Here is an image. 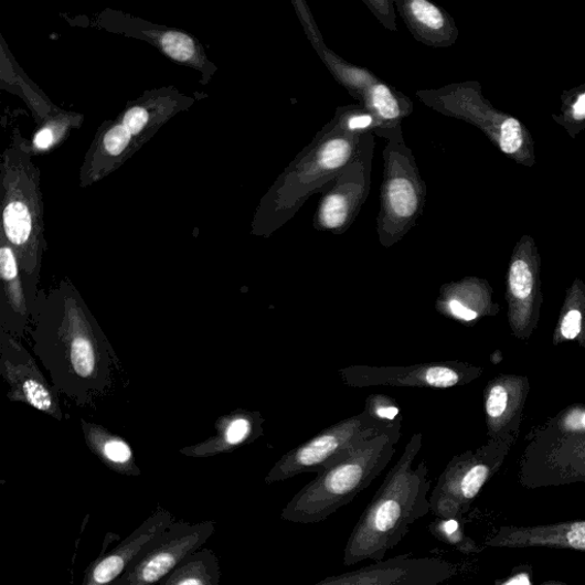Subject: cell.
<instances>
[{"label": "cell", "instance_id": "9a60e30c", "mask_svg": "<svg viewBox=\"0 0 585 585\" xmlns=\"http://www.w3.org/2000/svg\"><path fill=\"white\" fill-rule=\"evenodd\" d=\"M375 121L374 136L381 137L389 128L402 125L413 113V103L401 91L380 79L360 104Z\"/></svg>", "mask_w": 585, "mask_h": 585}, {"label": "cell", "instance_id": "f546056e", "mask_svg": "<svg viewBox=\"0 0 585 585\" xmlns=\"http://www.w3.org/2000/svg\"><path fill=\"white\" fill-rule=\"evenodd\" d=\"M105 457L113 464L118 466H125L132 459V451L129 447L123 443L113 440L104 447Z\"/></svg>", "mask_w": 585, "mask_h": 585}, {"label": "cell", "instance_id": "6da1fadb", "mask_svg": "<svg viewBox=\"0 0 585 585\" xmlns=\"http://www.w3.org/2000/svg\"><path fill=\"white\" fill-rule=\"evenodd\" d=\"M375 121L363 106L339 107L334 117L289 162L259 205L255 232L266 237L295 217L316 193L328 190L359 151Z\"/></svg>", "mask_w": 585, "mask_h": 585}, {"label": "cell", "instance_id": "4dcf8cb0", "mask_svg": "<svg viewBox=\"0 0 585 585\" xmlns=\"http://www.w3.org/2000/svg\"><path fill=\"white\" fill-rule=\"evenodd\" d=\"M0 272L7 280H13L18 276L17 259L10 247L4 246L0 251Z\"/></svg>", "mask_w": 585, "mask_h": 585}, {"label": "cell", "instance_id": "e575fe53", "mask_svg": "<svg viewBox=\"0 0 585 585\" xmlns=\"http://www.w3.org/2000/svg\"><path fill=\"white\" fill-rule=\"evenodd\" d=\"M582 425H583V427L585 428V414H584L583 417H582Z\"/></svg>", "mask_w": 585, "mask_h": 585}, {"label": "cell", "instance_id": "484cf974", "mask_svg": "<svg viewBox=\"0 0 585 585\" xmlns=\"http://www.w3.org/2000/svg\"><path fill=\"white\" fill-rule=\"evenodd\" d=\"M24 394L29 403L41 411H47L52 407V398L41 383L36 381H26L23 385Z\"/></svg>", "mask_w": 585, "mask_h": 585}, {"label": "cell", "instance_id": "44dd1931", "mask_svg": "<svg viewBox=\"0 0 585 585\" xmlns=\"http://www.w3.org/2000/svg\"><path fill=\"white\" fill-rule=\"evenodd\" d=\"M510 286L512 295L518 299H526L533 289V275L530 265L523 258H518L510 268Z\"/></svg>", "mask_w": 585, "mask_h": 585}, {"label": "cell", "instance_id": "2e32d148", "mask_svg": "<svg viewBox=\"0 0 585 585\" xmlns=\"http://www.w3.org/2000/svg\"><path fill=\"white\" fill-rule=\"evenodd\" d=\"M221 566L209 547L194 551L157 585H220Z\"/></svg>", "mask_w": 585, "mask_h": 585}, {"label": "cell", "instance_id": "ac0fdd59", "mask_svg": "<svg viewBox=\"0 0 585 585\" xmlns=\"http://www.w3.org/2000/svg\"><path fill=\"white\" fill-rule=\"evenodd\" d=\"M562 100L561 114L554 118L574 139L585 129V84L566 91Z\"/></svg>", "mask_w": 585, "mask_h": 585}, {"label": "cell", "instance_id": "1f68e13d", "mask_svg": "<svg viewBox=\"0 0 585 585\" xmlns=\"http://www.w3.org/2000/svg\"><path fill=\"white\" fill-rule=\"evenodd\" d=\"M581 321H582V315L579 311L577 310L570 311L565 316L563 323H562L563 336L568 340L575 339L581 332Z\"/></svg>", "mask_w": 585, "mask_h": 585}, {"label": "cell", "instance_id": "30bf717a", "mask_svg": "<svg viewBox=\"0 0 585 585\" xmlns=\"http://www.w3.org/2000/svg\"><path fill=\"white\" fill-rule=\"evenodd\" d=\"M350 387L370 386L448 389L464 381V370L449 362H432L412 366H350L339 371Z\"/></svg>", "mask_w": 585, "mask_h": 585}, {"label": "cell", "instance_id": "52a82bcc", "mask_svg": "<svg viewBox=\"0 0 585 585\" xmlns=\"http://www.w3.org/2000/svg\"><path fill=\"white\" fill-rule=\"evenodd\" d=\"M374 149L375 136L366 132L354 158L321 193L312 220L317 232L343 235L350 230L370 196Z\"/></svg>", "mask_w": 585, "mask_h": 585}, {"label": "cell", "instance_id": "603a6c76", "mask_svg": "<svg viewBox=\"0 0 585 585\" xmlns=\"http://www.w3.org/2000/svg\"><path fill=\"white\" fill-rule=\"evenodd\" d=\"M72 362L76 373L82 377L89 376L94 371V352L88 340L77 338L72 345Z\"/></svg>", "mask_w": 585, "mask_h": 585}, {"label": "cell", "instance_id": "ffe728a7", "mask_svg": "<svg viewBox=\"0 0 585 585\" xmlns=\"http://www.w3.org/2000/svg\"><path fill=\"white\" fill-rule=\"evenodd\" d=\"M365 408L381 424L389 427H402V410L398 403L392 397L385 395H371L366 400Z\"/></svg>", "mask_w": 585, "mask_h": 585}, {"label": "cell", "instance_id": "836d02e7", "mask_svg": "<svg viewBox=\"0 0 585 585\" xmlns=\"http://www.w3.org/2000/svg\"><path fill=\"white\" fill-rule=\"evenodd\" d=\"M506 585H530V581L525 575H519L515 578H511Z\"/></svg>", "mask_w": 585, "mask_h": 585}, {"label": "cell", "instance_id": "83f0119b", "mask_svg": "<svg viewBox=\"0 0 585 585\" xmlns=\"http://www.w3.org/2000/svg\"><path fill=\"white\" fill-rule=\"evenodd\" d=\"M507 405H508L507 390L501 385H497L492 387L490 395L489 397H487V402H486L487 414H489V416H491L492 418H499L506 412Z\"/></svg>", "mask_w": 585, "mask_h": 585}, {"label": "cell", "instance_id": "277c9868", "mask_svg": "<svg viewBox=\"0 0 585 585\" xmlns=\"http://www.w3.org/2000/svg\"><path fill=\"white\" fill-rule=\"evenodd\" d=\"M381 138L383 179L376 232L380 244L393 247L417 224L425 212L427 183L422 179L412 149L406 145L402 125L389 128Z\"/></svg>", "mask_w": 585, "mask_h": 585}, {"label": "cell", "instance_id": "8fae6325", "mask_svg": "<svg viewBox=\"0 0 585 585\" xmlns=\"http://www.w3.org/2000/svg\"><path fill=\"white\" fill-rule=\"evenodd\" d=\"M174 522L176 517L169 510L157 508L131 535L88 566L82 585H111L148 543Z\"/></svg>", "mask_w": 585, "mask_h": 585}, {"label": "cell", "instance_id": "f1b7e54d", "mask_svg": "<svg viewBox=\"0 0 585 585\" xmlns=\"http://www.w3.org/2000/svg\"><path fill=\"white\" fill-rule=\"evenodd\" d=\"M252 433V422L248 417L241 416L234 419L226 429V442L231 445H238L244 443Z\"/></svg>", "mask_w": 585, "mask_h": 585}, {"label": "cell", "instance_id": "d6986e66", "mask_svg": "<svg viewBox=\"0 0 585 585\" xmlns=\"http://www.w3.org/2000/svg\"><path fill=\"white\" fill-rule=\"evenodd\" d=\"M461 522L462 520L458 519L437 518V522L430 525V530L440 541L458 547L465 554L479 551L474 541L465 535Z\"/></svg>", "mask_w": 585, "mask_h": 585}, {"label": "cell", "instance_id": "7c38bea8", "mask_svg": "<svg viewBox=\"0 0 585 585\" xmlns=\"http://www.w3.org/2000/svg\"><path fill=\"white\" fill-rule=\"evenodd\" d=\"M496 549H564L585 552V519L536 526H501L486 538Z\"/></svg>", "mask_w": 585, "mask_h": 585}, {"label": "cell", "instance_id": "4316f807", "mask_svg": "<svg viewBox=\"0 0 585 585\" xmlns=\"http://www.w3.org/2000/svg\"><path fill=\"white\" fill-rule=\"evenodd\" d=\"M148 121V111L142 107H136L129 109L125 114L121 125L127 129L129 134L135 137L139 136L143 131V128L147 126Z\"/></svg>", "mask_w": 585, "mask_h": 585}, {"label": "cell", "instance_id": "5bb4252c", "mask_svg": "<svg viewBox=\"0 0 585 585\" xmlns=\"http://www.w3.org/2000/svg\"><path fill=\"white\" fill-rule=\"evenodd\" d=\"M396 10L412 36L419 43L435 49L450 47L457 43L460 32L454 19L428 0H395Z\"/></svg>", "mask_w": 585, "mask_h": 585}, {"label": "cell", "instance_id": "5b68a950", "mask_svg": "<svg viewBox=\"0 0 585 585\" xmlns=\"http://www.w3.org/2000/svg\"><path fill=\"white\" fill-rule=\"evenodd\" d=\"M416 97L434 111L476 126L503 155L519 166L535 164L534 141L526 126L485 99L478 82L419 89Z\"/></svg>", "mask_w": 585, "mask_h": 585}, {"label": "cell", "instance_id": "ba28073f", "mask_svg": "<svg viewBox=\"0 0 585 585\" xmlns=\"http://www.w3.org/2000/svg\"><path fill=\"white\" fill-rule=\"evenodd\" d=\"M215 531L212 520L192 524L176 522L140 552L111 585H156L181 562L200 550Z\"/></svg>", "mask_w": 585, "mask_h": 585}, {"label": "cell", "instance_id": "4fadbf2b", "mask_svg": "<svg viewBox=\"0 0 585 585\" xmlns=\"http://www.w3.org/2000/svg\"><path fill=\"white\" fill-rule=\"evenodd\" d=\"M291 4L295 7L306 35L313 50L323 62L325 67L329 70L336 81L347 89L353 99L361 104L368 91L379 82L380 78L369 70L349 63L325 44L316 19L304 0H292Z\"/></svg>", "mask_w": 585, "mask_h": 585}, {"label": "cell", "instance_id": "cb8c5ba5", "mask_svg": "<svg viewBox=\"0 0 585 585\" xmlns=\"http://www.w3.org/2000/svg\"><path fill=\"white\" fill-rule=\"evenodd\" d=\"M364 4L386 30L398 31L395 0H364Z\"/></svg>", "mask_w": 585, "mask_h": 585}, {"label": "cell", "instance_id": "3957f363", "mask_svg": "<svg viewBox=\"0 0 585 585\" xmlns=\"http://www.w3.org/2000/svg\"><path fill=\"white\" fill-rule=\"evenodd\" d=\"M401 434L376 436L317 475L281 511L285 522L317 524L361 494L392 462Z\"/></svg>", "mask_w": 585, "mask_h": 585}, {"label": "cell", "instance_id": "d6a6232c", "mask_svg": "<svg viewBox=\"0 0 585 585\" xmlns=\"http://www.w3.org/2000/svg\"><path fill=\"white\" fill-rule=\"evenodd\" d=\"M54 142V134L51 128H44L35 138V147L39 149H47Z\"/></svg>", "mask_w": 585, "mask_h": 585}, {"label": "cell", "instance_id": "e0dca14e", "mask_svg": "<svg viewBox=\"0 0 585 585\" xmlns=\"http://www.w3.org/2000/svg\"><path fill=\"white\" fill-rule=\"evenodd\" d=\"M38 213L28 200L10 198L4 209V230L8 240L15 246H24L34 232Z\"/></svg>", "mask_w": 585, "mask_h": 585}, {"label": "cell", "instance_id": "7a4b0ae2", "mask_svg": "<svg viewBox=\"0 0 585 585\" xmlns=\"http://www.w3.org/2000/svg\"><path fill=\"white\" fill-rule=\"evenodd\" d=\"M421 448L422 434H415L352 530L343 554L345 567L384 561L411 526L432 512L428 466L421 461L413 468Z\"/></svg>", "mask_w": 585, "mask_h": 585}, {"label": "cell", "instance_id": "8992f818", "mask_svg": "<svg viewBox=\"0 0 585 585\" xmlns=\"http://www.w3.org/2000/svg\"><path fill=\"white\" fill-rule=\"evenodd\" d=\"M402 427L381 424L366 408L319 433L287 451L266 478L267 483L288 480L302 474H320L341 462L365 442L381 435L401 434Z\"/></svg>", "mask_w": 585, "mask_h": 585}, {"label": "cell", "instance_id": "d4e9b609", "mask_svg": "<svg viewBox=\"0 0 585 585\" xmlns=\"http://www.w3.org/2000/svg\"><path fill=\"white\" fill-rule=\"evenodd\" d=\"M132 137L134 136L120 124L108 131L104 145L111 156H119L128 147L129 142H131Z\"/></svg>", "mask_w": 585, "mask_h": 585}, {"label": "cell", "instance_id": "9c48e42d", "mask_svg": "<svg viewBox=\"0 0 585 585\" xmlns=\"http://www.w3.org/2000/svg\"><path fill=\"white\" fill-rule=\"evenodd\" d=\"M458 574V567L439 557L408 555L325 578L312 585H442Z\"/></svg>", "mask_w": 585, "mask_h": 585}, {"label": "cell", "instance_id": "7402d4cb", "mask_svg": "<svg viewBox=\"0 0 585 585\" xmlns=\"http://www.w3.org/2000/svg\"><path fill=\"white\" fill-rule=\"evenodd\" d=\"M161 46L169 56L180 62L189 61L196 53L193 41L178 31L167 32L161 38Z\"/></svg>", "mask_w": 585, "mask_h": 585}]
</instances>
